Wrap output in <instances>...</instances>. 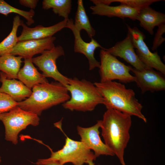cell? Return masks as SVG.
<instances>
[{
	"label": "cell",
	"instance_id": "1",
	"mask_svg": "<svg viewBox=\"0 0 165 165\" xmlns=\"http://www.w3.org/2000/svg\"><path fill=\"white\" fill-rule=\"evenodd\" d=\"M100 128L105 144L118 158L122 165H126L124 151L130 139L131 116L115 109H107Z\"/></svg>",
	"mask_w": 165,
	"mask_h": 165
},
{
	"label": "cell",
	"instance_id": "2",
	"mask_svg": "<svg viewBox=\"0 0 165 165\" xmlns=\"http://www.w3.org/2000/svg\"><path fill=\"white\" fill-rule=\"evenodd\" d=\"M94 84L103 98V104L107 109H115L147 122L141 112L142 106L133 90L127 89L121 83L114 81L96 82Z\"/></svg>",
	"mask_w": 165,
	"mask_h": 165
},
{
	"label": "cell",
	"instance_id": "3",
	"mask_svg": "<svg viewBox=\"0 0 165 165\" xmlns=\"http://www.w3.org/2000/svg\"><path fill=\"white\" fill-rule=\"evenodd\" d=\"M29 97L18 102L22 109L40 116L44 110L68 100L70 96L66 87L58 82L35 85Z\"/></svg>",
	"mask_w": 165,
	"mask_h": 165
},
{
	"label": "cell",
	"instance_id": "4",
	"mask_svg": "<svg viewBox=\"0 0 165 165\" xmlns=\"http://www.w3.org/2000/svg\"><path fill=\"white\" fill-rule=\"evenodd\" d=\"M71 94L70 99L62 104L66 109L86 112L93 110L104 99L97 87L90 81L76 77L69 78L65 86Z\"/></svg>",
	"mask_w": 165,
	"mask_h": 165
},
{
	"label": "cell",
	"instance_id": "5",
	"mask_svg": "<svg viewBox=\"0 0 165 165\" xmlns=\"http://www.w3.org/2000/svg\"><path fill=\"white\" fill-rule=\"evenodd\" d=\"M96 158L94 153L82 141H75L66 136L65 144L61 149L55 152L51 151L50 157L38 159L35 164L45 165L56 162L60 165L67 163L74 165H83Z\"/></svg>",
	"mask_w": 165,
	"mask_h": 165
},
{
	"label": "cell",
	"instance_id": "6",
	"mask_svg": "<svg viewBox=\"0 0 165 165\" xmlns=\"http://www.w3.org/2000/svg\"><path fill=\"white\" fill-rule=\"evenodd\" d=\"M39 120L38 116L17 106L8 112L0 114V121L5 128V139L14 145L18 142V135L21 131L28 125H38Z\"/></svg>",
	"mask_w": 165,
	"mask_h": 165
},
{
	"label": "cell",
	"instance_id": "7",
	"mask_svg": "<svg viewBox=\"0 0 165 165\" xmlns=\"http://www.w3.org/2000/svg\"><path fill=\"white\" fill-rule=\"evenodd\" d=\"M100 59L99 73L100 82L118 80L127 83L134 81L135 77L130 73L131 66H127L104 49L100 52Z\"/></svg>",
	"mask_w": 165,
	"mask_h": 165
},
{
	"label": "cell",
	"instance_id": "8",
	"mask_svg": "<svg viewBox=\"0 0 165 165\" xmlns=\"http://www.w3.org/2000/svg\"><path fill=\"white\" fill-rule=\"evenodd\" d=\"M41 54L40 56L32 58L33 63L42 72V74L45 77L52 78L65 86H67L69 78L58 71L56 62L57 59L64 54L63 47L58 45L51 50L44 51Z\"/></svg>",
	"mask_w": 165,
	"mask_h": 165
},
{
	"label": "cell",
	"instance_id": "9",
	"mask_svg": "<svg viewBox=\"0 0 165 165\" xmlns=\"http://www.w3.org/2000/svg\"><path fill=\"white\" fill-rule=\"evenodd\" d=\"M128 31L131 34L136 54L140 60L146 66L154 68L163 75H165V65L157 52H152L144 40L143 33L136 27L131 28L127 24Z\"/></svg>",
	"mask_w": 165,
	"mask_h": 165
},
{
	"label": "cell",
	"instance_id": "10",
	"mask_svg": "<svg viewBox=\"0 0 165 165\" xmlns=\"http://www.w3.org/2000/svg\"><path fill=\"white\" fill-rule=\"evenodd\" d=\"M101 120L97 121L94 125L88 127L78 126L77 130L81 141L90 150H92L96 157L101 155L114 156L113 152L101 141L99 130Z\"/></svg>",
	"mask_w": 165,
	"mask_h": 165
},
{
	"label": "cell",
	"instance_id": "11",
	"mask_svg": "<svg viewBox=\"0 0 165 165\" xmlns=\"http://www.w3.org/2000/svg\"><path fill=\"white\" fill-rule=\"evenodd\" d=\"M130 71L134 74V82L141 89V93L144 94L148 91L153 92L165 90V79L160 72L150 67L139 70L131 67Z\"/></svg>",
	"mask_w": 165,
	"mask_h": 165
},
{
	"label": "cell",
	"instance_id": "12",
	"mask_svg": "<svg viewBox=\"0 0 165 165\" xmlns=\"http://www.w3.org/2000/svg\"><path fill=\"white\" fill-rule=\"evenodd\" d=\"M66 28L71 29L74 37V50L75 53L83 54L87 58L89 64V69L91 70L96 68H99L100 62L97 61L94 56V51L96 49L100 48L104 49L95 40L91 38L89 42H85L82 38L80 31L78 30L74 24V20L68 19Z\"/></svg>",
	"mask_w": 165,
	"mask_h": 165
},
{
	"label": "cell",
	"instance_id": "13",
	"mask_svg": "<svg viewBox=\"0 0 165 165\" xmlns=\"http://www.w3.org/2000/svg\"><path fill=\"white\" fill-rule=\"evenodd\" d=\"M56 38L52 36L39 39H32L18 42L9 54L18 55L22 58L32 59L36 54L51 50L55 47Z\"/></svg>",
	"mask_w": 165,
	"mask_h": 165
},
{
	"label": "cell",
	"instance_id": "14",
	"mask_svg": "<svg viewBox=\"0 0 165 165\" xmlns=\"http://www.w3.org/2000/svg\"><path fill=\"white\" fill-rule=\"evenodd\" d=\"M134 48L131 35L128 31L125 38L118 42L109 48H105V50L116 57L123 58L137 70H142L148 67L140 60L134 51Z\"/></svg>",
	"mask_w": 165,
	"mask_h": 165
},
{
	"label": "cell",
	"instance_id": "15",
	"mask_svg": "<svg viewBox=\"0 0 165 165\" xmlns=\"http://www.w3.org/2000/svg\"><path fill=\"white\" fill-rule=\"evenodd\" d=\"M68 19H64L54 25L48 27L38 25L34 28H29L23 23L21 25L23 29L21 34L18 37V42L52 37L57 32L66 28Z\"/></svg>",
	"mask_w": 165,
	"mask_h": 165
},
{
	"label": "cell",
	"instance_id": "16",
	"mask_svg": "<svg viewBox=\"0 0 165 165\" xmlns=\"http://www.w3.org/2000/svg\"><path fill=\"white\" fill-rule=\"evenodd\" d=\"M92 14L109 17H117L124 19L128 18L133 20H136L140 10L132 8L124 5L111 6L97 3L90 7Z\"/></svg>",
	"mask_w": 165,
	"mask_h": 165
},
{
	"label": "cell",
	"instance_id": "17",
	"mask_svg": "<svg viewBox=\"0 0 165 165\" xmlns=\"http://www.w3.org/2000/svg\"><path fill=\"white\" fill-rule=\"evenodd\" d=\"M0 91L10 96L15 101L19 102L30 97L32 90L21 82L15 79H8L3 72H0Z\"/></svg>",
	"mask_w": 165,
	"mask_h": 165
},
{
	"label": "cell",
	"instance_id": "18",
	"mask_svg": "<svg viewBox=\"0 0 165 165\" xmlns=\"http://www.w3.org/2000/svg\"><path fill=\"white\" fill-rule=\"evenodd\" d=\"M31 59H24V65L17 75V79L30 89L36 85L48 82L46 78L35 67Z\"/></svg>",
	"mask_w": 165,
	"mask_h": 165
},
{
	"label": "cell",
	"instance_id": "19",
	"mask_svg": "<svg viewBox=\"0 0 165 165\" xmlns=\"http://www.w3.org/2000/svg\"><path fill=\"white\" fill-rule=\"evenodd\" d=\"M136 20L139 21L141 27L152 35L156 26L165 23V15L148 6L139 11Z\"/></svg>",
	"mask_w": 165,
	"mask_h": 165
},
{
	"label": "cell",
	"instance_id": "20",
	"mask_svg": "<svg viewBox=\"0 0 165 165\" xmlns=\"http://www.w3.org/2000/svg\"><path fill=\"white\" fill-rule=\"evenodd\" d=\"M22 58L8 54L0 57V70L9 79H17Z\"/></svg>",
	"mask_w": 165,
	"mask_h": 165
},
{
	"label": "cell",
	"instance_id": "21",
	"mask_svg": "<svg viewBox=\"0 0 165 165\" xmlns=\"http://www.w3.org/2000/svg\"><path fill=\"white\" fill-rule=\"evenodd\" d=\"M74 24L79 31L82 30H85L91 38L95 35V31L90 23L82 0H78L77 1V7Z\"/></svg>",
	"mask_w": 165,
	"mask_h": 165
},
{
	"label": "cell",
	"instance_id": "22",
	"mask_svg": "<svg viewBox=\"0 0 165 165\" xmlns=\"http://www.w3.org/2000/svg\"><path fill=\"white\" fill-rule=\"evenodd\" d=\"M24 23L19 15L13 19L12 30L8 36L0 43V57L9 54L10 52L18 42L17 32L19 26Z\"/></svg>",
	"mask_w": 165,
	"mask_h": 165
},
{
	"label": "cell",
	"instance_id": "23",
	"mask_svg": "<svg viewBox=\"0 0 165 165\" xmlns=\"http://www.w3.org/2000/svg\"><path fill=\"white\" fill-rule=\"evenodd\" d=\"M71 0H44L42 8L45 10L52 9L54 13L64 19H68L72 9Z\"/></svg>",
	"mask_w": 165,
	"mask_h": 165
},
{
	"label": "cell",
	"instance_id": "24",
	"mask_svg": "<svg viewBox=\"0 0 165 165\" xmlns=\"http://www.w3.org/2000/svg\"><path fill=\"white\" fill-rule=\"evenodd\" d=\"M13 13L24 17L26 20L28 26L34 23L33 17L35 12L33 9H31L29 11L22 10L10 5L3 0H0V13L7 16L9 14Z\"/></svg>",
	"mask_w": 165,
	"mask_h": 165
},
{
	"label": "cell",
	"instance_id": "25",
	"mask_svg": "<svg viewBox=\"0 0 165 165\" xmlns=\"http://www.w3.org/2000/svg\"><path fill=\"white\" fill-rule=\"evenodd\" d=\"M161 0H94L95 4L101 3L109 5L113 2H119L120 5H124L130 8L141 10L151 5L153 3Z\"/></svg>",
	"mask_w": 165,
	"mask_h": 165
},
{
	"label": "cell",
	"instance_id": "26",
	"mask_svg": "<svg viewBox=\"0 0 165 165\" xmlns=\"http://www.w3.org/2000/svg\"><path fill=\"white\" fill-rule=\"evenodd\" d=\"M18 104L9 95L0 91V114L9 112Z\"/></svg>",
	"mask_w": 165,
	"mask_h": 165
},
{
	"label": "cell",
	"instance_id": "27",
	"mask_svg": "<svg viewBox=\"0 0 165 165\" xmlns=\"http://www.w3.org/2000/svg\"><path fill=\"white\" fill-rule=\"evenodd\" d=\"M158 27L157 32L155 35L151 49L154 51L164 42L165 38L162 37L165 32V24H162Z\"/></svg>",
	"mask_w": 165,
	"mask_h": 165
},
{
	"label": "cell",
	"instance_id": "28",
	"mask_svg": "<svg viewBox=\"0 0 165 165\" xmlns=\"http://www.w3.org/2000/svg\"><path fill=\"white\" fill-rule=\"evenodd\" d=\"M38 1V0H20L19 1L21 5L32 9L36 8Z\"/></svg>",
	"mask_w": 165,
	"mask_h": 165
},
{
	"label": "cell",
	"instance_id": "29",
	"mask_svg": "<svg viewBox=\"0 0 165 165\" xmlns=\"http://www.w3.org/2000/svg\"><path fill=\"white\" fill-rule=\"evenodd\" d=\"M45 165H60V164L57 163L55 162L48 163Z\"/></svg>",
	"mask_w": 165,
	"mask_h": 165
},
{
	"label": "cell",
	"instance_id": "30",
	"mask_svg": "<svg viewBox=\"0 0 165 165\" xmlns=\"http://www.w3.org/2000/svg\"><path fill=\"white\" fill-rule=\"evenodd\" d=\"M88 165H94V163H93V161L89 162L88 163Z\"/></svg>",
	"mask_w": 165,
	"mask_h": 165
},
{
	"label": "cell",
	"instance_id": "31",
	"mask_svg": "<svg viewBox=\"0 0 165 165\" xmlns=\"http://www.w3.org/2000/svg\"><path fill=\"white\" fill-rule=\"evenodd\" d=\"M1 161H2L1 157L0 156V163L1 162Z\"/></svg>",
	"mask_w": 165,
	"mask_h": 165
}]
</instances>
